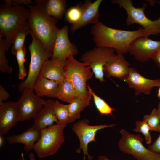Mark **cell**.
Masks as SVG:
<instances>
[{"label":"cell","instance_id":"obj_1","mask_svg":"<svg viewBox=\"0 0 160 160\" xmlns=\"http://www.w3.org/2000/svg\"><path fill=\"white\" fill-rule=\"evenodd\" d=\"M35 4L29 5L30 14L28 27L34 36L41 42L45 49L53 53L57 33V20L46 11L42 0H35Z\"/></svg>","mask_w":160,"mask_h":160},{"label":"cell","instance_id":"obj_2","mask_svg":"<svg viewBox=\"0 0 160 160\" xmlns=\"http://www.w3.org/2000/svg\"><path fill=\"white\" fill-rule=\"evenodd\" d=\"M90 33L96 47L113 48L123 55L128 52L132 41L147 35L143 28L135 31H127L110 28L100 21L92 25Z\"/></svg>","mask_w":160,"mask_h":160},{"label":"cell","instance_id":"obj_3","mask_svg":"<svg viewBox=\"0 0 160 160\" xmlns=\"http://www.w3.org/2000/svg\"><path fill=\"white\" fill-rule=\"evenodd\" d=\"M30 14L24 5H0V36H5L8 44H12L17 32L21 28L28 27L27 20Z\"/></svg>","mask_w":160,"mask_h":160},{"label":"cell","instance_id":"obj_4","mask_svg":"<svg viewBox=\"0 0 160 160\" xmlns=\"http://www.w3.org/2000/svg\"><path fill=\"white\" fill-rule=\"evenodd\" d=\"M73 55L71 52L66 60L65 68V79L73 85L77 97L91 99L92 95L87 89L86 82L92 77L94 73L91 72L88 64L77 60Z\"/></svg>","mask_w":160,"mask_h":160},{"label":"cell","instance_id":"obj_5","mask_svg":"<svg viewBox=\"0 0 160 160\" xmlns=\"http://www.w3.org/2000/svg\"><path fill=\"white\" fill-rule=\"evenodd\" d=\"M32 41L28 47L31 55V60L27 77L25 81L18 85L19 92L26 89L33 90V87L39 77L42 66L45 62L52 57L53 53L46 50L40 41L31 32Z\"/></svg>","mask_w":160,"mask_h":160},{"label":"cell","instance_id":"obj_6","mask_svg":"<svg viewBox=\"0 0 160 160\" xmlns=\"http://www.w3.org/2000/svg\"><path fill=\"white\" fill-rule=\"evenodd\" d=\"M66 126L58 123L41 131V137L33 149L39 157L45 158L57 152L65 141L63 131Z\"/></svg>","mask_w":160,"mask_h":160},{"label":"cell","instance_id":"obj_7","mask_svg":"<svg viewBox=\"0 0 160 160\" xmlns=\"http://www.w3.org/2000/svg\"><path fill=\"white\" fill-rule=\"evenodd\" d=\"M111 3L118 4L126 11L127 17L126 23L128 26L134 23L141 25L147 35L160 34V17L156 20H152L147 18L144 12L147 5L144 4L140 7H135L131 0H112ZM160 5V1H157Z\"/></svg>","mask_w":160,"mask_h":160},{"label":"cell","instance_id":"obj_8","mask_svg":"<svg viewBox=\"0 0 160 160\" xmlns=\"http://www.w3.org/2000/svg\"><path fill=\"white\" fill-rule=\"evenodd\" d=\"M115 51L114 49L110 48L95 47L86 52L80 60L82 63L88 64L96 79L101 82H104L103 67L115 60L116 57Z\"/></svg>","mask_w":160,"mask_h":160},{"label":"cell","instance_id":"obj_9","mask_svg":"<svg viewBox=\"0 0 160 160\" xmlns=\"http://www.w3.org/2000/svg\"><path fill=\"white\" fill-rule=\"evenodd\" d=\"M120 132L122 136L118 146L121 151L132 155L137 160H160V155L152 152L143 146V139L140 135L131 134L123 129Z\"/></svg>","mask_w":160,"mask_h":160},{"label":"cell","instance_id":"obj_10","mask_svg":"<svg viewBox=\"0 0 160 160\" xmlns=\"http://www.w3.org/2000/svg\"><path fill=\"white\" fill-rule=\"evenodd\" d=\"M89 122L87 119H84L74 124L72 128L80 142L79 147L76 150V152L79 153L82 150L83 160H85L86 156H87L89 160H92L93 158V156L88 153V145L91 142H95V136L97 132L100 129L115 126L114 124L92 126L89 125Z\"/></svg>","mask_w":160,"mask_h":160},{"label":"cell","instance_id":"obj_11","mask_svg":"<svg viewBox=\"0 0 160 160\" xmlns=\"http://www.w3.org/2000/svg\"><path fill=\"white\" fill-rule=\"evenodd\" d=\"M33 90L28 89L23 90L17 102L19 121L33 119L42 108L44 100L35 94Z\"/></svg>","mask_w":160,"mask_h":160},{"label":"cell","instance_id":"obj_12","mask_svg":"<svg viewBox=\"0 0 160 160\" xmlns=\"http://www.w3.org/2000/svg\"><path fill=\"white\" fill-rule=\"evenodd\" d=\"M145 35L137 38L130 45L128 52L137 60L142 63L149 60L160 49V41L152 40Z\"/></svg>","mask_w":160,"mask_h":160},{"label":"cell","instance_id":"obj_13","mask_svg":"<svg viewBox=\"0 0 160 160\" xmlns=\"http://www.w3.org/2000/svg\"><path fill=\"white\" fill-rule=\"evenodd\" d=\"M68 30V27L67 25L64 26L58 30L51 59H56L65 61L71 52L73 55L78 54L77 47L69 40Z\"/></svg>","mask_w":160,"mask_h":160},{"label":"cell","instance_id":"obj_14","mask_svg":"<svg viewBox=\"0 0 160 160\" xmlns=\"http://www.w3.org/2000/svg\"><path fill=\"white\" fill-rule=\"evenodd\" d=\"M124 81L129 88L135 90L136 95L141 93L149 94L153 87H160V79L152 80L146 78L133 68H130L129 75Z\"/></svg>","mask_w":160,"mask_h":160},{"label":"cell","instance_id":"obj_15","mask_svg":"<svg viewBox=\"0 0 160 160\" xmlns=\"http://www.w3.org/2000/svg\"><path fill=\"white\" fill-rule=\"evenodd\" d=\"M102 1V0H97L92 2L90 0H87L83 3H80L81 16L79 22L71 26V33H73L89 24H95L100 21L99 7Z\"/></svg>","mask_w":160,"mask_h":160},{"label":"cell","instance_id":"obj_16","mask_svg":"<svg viewBox=\"0 0 160 160\" xmlns=\"http://www.w3.org/2000/svg\"><path fill=\"white\" fill-rule=\"evenodd\" d=\"M18 121L17 102L0 104V135L6 134Z\"/></svg>","mask_w":160,"mask_h":160},{"label":"cell","instance_id":"obj_17","mask_svg":"<svg viewBox=\"0 0 160 160\" xmlns=\"http://www.w3.org/2000/svg\"><path fill=\"white\" fill-rule=\"evenodd\" d=\"M55 101L52 100H44V107L33 118L34 124L32 127L41 131L43 129L58 123L54 109Z\"/></svg>","mask_w":160,"mask_h":160},{"label":"cell","instance_id":"obj_18","mask_svg":"<svg viewBox=\"0 0 160 160\" xmlns=\"http://www.w3.org/2000/svg\"><path fill=\"white\" fill-rule=\"evenodd\" d=\"M65 62L66 61L56 59L46 60L42 66L39 76L55 80L59 83L61 82L65 79Z\"/></svg>","mask_w":160,"mask_h":160},{"label":"cell","instance_id":"obj_19","mask_svg":"<svg viewBox=\"0 0 160 160\" xmlns=\"http://www.w3.org/2000/svg\"><path fill=\"white\" fill-rule=\"evenodd\" d=\"M116 51L115 60L112 63L104 65L103 72L107 77L113 76L124 81L129 75L130 64L126 60L123 55Z\"/></svg>","mask_w":160,"mask_h":160},{"label":"cell","instance_id":"obj_20","mask_svg":"<svg viewBox=\"0 0 160 160\" xmlns=\"http://www.w3.org/2000/svg\"><path fill=\"white\" fill-rule=\"evenodd\" d=\"M41 131L32 127L21 134L10 136L7 137L9 144L20 143L24 145L23 148L27 152L33 149L36 142L40 138Z\"/></svg>","mask_w":160,"mask_h":160},{"label":"cell","instance_id":"obj_21","mask_svg":"<svg viewBox=\"0 0 160 160\" xmlns=\"http://www.w3.org/2000/svg\"><path fill=\"white\" fill-rule=\"evenodd\" d=\"M59 83L55 80L39 76L33 87V90L39 97H56Z\"/></svg>","mask_w":160,"mask_h":160},{"label":"cell","instance_id":"obj_22","mask_svg":"<svg viewBox=\"0 0 160 160\" xmlns=\"http://www.w3.org/2000/svg\"><path fill=\"white\" fill-rule=\"evenodd\" d=\"M47 13L57 20L61 19L65 12L66 2L65 0H42Z\"/></svg>","mask_w":160,"mask_h":160},{"label":"cell","instance_id":"obj_23","mask_svg":"<svg viewBox=\"0 0 160 160\" xmlns=\"http://www.w3.org/2000/svg\"><path fill=\"white\" fill-rule=\"evenodd\" d=\"M77 97L73 87L69 80L65 79L59 83L56 97L71 103Z\"/></svg>","mask_w":160,"mask_h":160},{"label":"cell","instance_id":"obj_24","mask_svg":"<svg viewBox=\"0 0 160 160\" xmlns=\"http://www.w3.org/2000/svg\"><path fill=\"white\" fill-rule=\"evenodd\" d=\"M90 100L86 97H78L72 102L68 104L70 123L80 118L81 111L90 105Z\"/></svg>","mask_w":160,"mask_h":160},{"label":"cell","instance_id":"obj_25","mask_svg":"<svg viewBox=\"0 0 160 160\" xmlns=\"http://www.w3.org/2000/svg\"><path fill=\"white\" fill-rule=\"evenodd\" d=\"M54 109L58 123L67 125L70 123L68 104L63 105L57 100L55 102Z\"/></svg>","mask_w":160,"mask_h":160},{"label":"cell","instance_id":"obj_26","mask_svg":"<svg viewBox=\"0 0 160 160\" xmlns=\"http://www.w3.org/2000/svg\"><path fill=\"white\" fill-rule=\"evenodd\" d=\"M0 36V71L1 73H11L12 69L8 65V60L5 55L6 51H8L11 47L7 43L6 39H2Z\"/></svg>","mask_w":160,"mask_h":160},{"label":"cell","instance_id":"obj_27","mask_svg":"<svg viewBox=\"0 0 160 160\" xmlns=\"http://www.w3.org/2000/svg\"><path fill=\"white\" fill-rule=\"evenodd\" d=\"M87 89L91 93L95 106L102 115H112V112L115 110L111 107L104 100L97 95L89 85H87Z\"/></svg>","mask_w":160,"mask_h":160},{"label":"cell","instance_id":"obj_28","mask_svg":"<svg viewBox=\"0 0 160 160\" xmlns=\"http://www.w3.org/2000/svg\"><path fill=\"white\" fill-rule=\"evenodd\" d=\"M29 34H30V30L28 27L23 28L17 32L11 49L12 54L16 55L18 51L23 47L25 37Z\"/></svg>","mask_w":160,"mask_h":160},{"label":"cell","instance_id":"obj_29","mask_svg":"<svg viewBox=\"0 0 160 160\" xmlns=\"http://www.w3.org/2000/svg\"><path fill=\"white\" fill-rule=\"evenodd\" d=\"M143 121L146 122L151 131L160 132V117L157 109H153L150 115H144Z\"/></svg>","mask_w":160,"mask_h":160},{"label":"cell","instance_id":"obj_30","mask_svg":"<svg viewBox=\"0 0 160 160\" xmlns=\"http://www.w3.org/2000/svg\"><path fill=\"white\" fill-rule=\"evenodd\" d=\"M25 54V47L24 46L18 51L15 55L19 67L18 77L20 80L23 79L27 74V72L24 65Z\"/></svg>","mask_w":160,"mask_h":160},{"label":"cell","instance_id":"obj_31","mask_svg":"<svg viewBox=\"0 0 160 160\" xmlns=\"http://www.w3.org/2000/svg\"><path fill=\"white\" fill-rule=\"evenodd\" d=\"M82 9L80 3L69 8L67 11L66 17L68 21L72 24L77 23L80 19Z\"/></svg>","mask_w":160,"mask_h":160},{"label":"cell","instance_id":"obj_32","mask_svg":"<svg viewBox=\"0 0 160 160\" xmlns=\"http://www.w3.org/2000/svg\"><path fill=\"white\" fill-rule=\"evenodd\" d=\"M136 127L133 131L139 132L145 136L146 143L148 144L151 143L152 136L150 132V129L146 122L145 121H137L135 123Z\"/></svg>","mask_w":160,"mask_h":160},{"label":"cell","instance_id":"obj_33","mask_svg":"<svg viewBox=\"0 0 160 160\" xmlns=\"http://www.w3.org/2000/svg\"><path fill=\"white\" fill-rule=\"evenodd\" d=\"M4 2L5 4L9 6H16L24 4L28 7L29 6V4H33L34 5L35 4L30 0H4Z\"/></svg>","mask_w":160,"mask_h":160},{"label":"cell","instance_id":"obj_34","mask_svg":"<svg viewBox=\"0 0 160 160\" xmlns=\"http://www.w3.org/2000/svg\"><path fill=\"white\" fill-rule=\"evenodd\" d=\"M148 149L152 152L160 155V132L157 138Z\"/></svg>","mask_w":160,"mask_h":160},{"label":"cell","instance_id":"obj_35","mask_svg":"<svg viewBox=\"0 0 160 160\" xmlns=\"http://www.w3.org/2000/svg\"><path fill=\"white\" fill-rule=\"evenodd\" d=\"M9 93L6 90L1 84L0 85V104L3 103V100H7L9 97Z\"/></svg>","mask_w":160,"mask_h":160},{"label":"cell","instance_id":"obj_36","mask_svg":"<svg viewBox=\"0 0 160 160\" xmlns=\"http://www.w3.org/2000/svg\"><path fill=\"white\" fill-rule=\"evenodd\" d=\"M151 59L160 69V52H156L152 55Z\"/></svg>","mask_w":160,"mask_h":160},{"label":"cell","instance_id":"obj_37","mask_svg":"<svg viewBox=\"0 0 160 160\" xmlns=\"http://www.w3.org/2000/svg\"><path fill=\"white\" fill-rule=\"evenodd\" d=\"M23 160L24 158H23ZM28 157L29 159H30V160H36L35 159V155L33 153L30 152L28 154ZM41 160H44L42 159Z\"/></svg>","mask_w":160,"mask_h":160},{"label":"cell","instance_id":"obj_38","mask_svg":"<svg viewBox=\"0 0 160 160\" xmlns=\"http://www.w3.org/2000/svg\"><path fill=\"white\" fill-rule=\"evenodd\" d=\"M97 160H111L108 159L107 157L104 155H100L98 157Z\"/></svg>","mask_w":160,"mask_h":160},{"label":"cell","instance_id":"obj_39","mask_svg":"<svg viewBox=\"0 0 160 160\" xmlns=\"http://www.w3.org/2000/svg\"><path fill=\"white\" fill-rule=\"evenodd\" d=\"M4 139L2 135H0V147L1 148L3 145Z\"/></svg>","mask_w":160,"mask_h":160},{"label":"cell","instance_id":"obj_40","mask_svg":"<svg viewBox=\"0 0 160 160\" xmlns=\"http://www.w3.org/2000/svg\"><path fill=\"white\" fill-rule=\"evenodd\" d=\"M157 110V113L160 117V101L159 102Z\"/></svg>","mask_w":160,"mask_h":160},{"label":"cell","instance_id":"obj_41","mask_svg":"<svg viewBox=\"0 0 160 160\" xmlns=\"http://www.w3.org/2000/svg\"><path fill=\"white\" fill-rule=\"evenodd\" d=\"M157 96L159 99L160 100V87H159L158 90Z\"/></svg>","mask_w":160,"mask_h":160},{"label":"cell","instance_id":"obj_42","mask_svg":"<svg viewBox=\"0 0 160 160\" xmlns=\"http://www.w3.org/2000/svg\"><path fill=\"white\" fill-rule=\"evenodd\" d=\"M157 52H160V49H159L157 51Z\"/></svg>","mask_w":160,"mask_h":160}]
</instances>
